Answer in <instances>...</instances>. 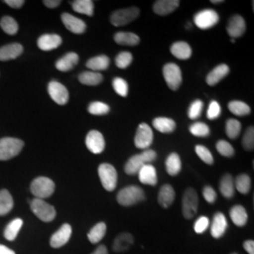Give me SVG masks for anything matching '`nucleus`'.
I'll list each match as a JSON object with an SVG mask.
<instances>
[{
  "label": "nucleus",
  "mask_w": 254,
  "mask_h": 254,
  "mask_svg": "<svg viewBox=\"0 0 254 254\" xmlns=\"http://www.w3.org/2000/svg\"><path fill=\"white\" fill-rule=\"evenodd\" d=\"M232 221L238 227L245 226L248 222V213L242 205H235L230 211Z\"/></svg>",
  "instance_id": "c756f323"
},
{
  "label": "nucleus",
  "mask_w": 254,
  "mask_h": 254,
  "mask_svg": "<svg viewBox=\"0 0 254 254\" xmlns=\"http://www.w3.org/2000/svg\"><path fill=\"white\" fill-rule=\"evenodd\" d=\"M227 228V219L224 214L220 212L216 213L211 225V236L216 239H218L225 234Z\"/></svg>",
  "instance_id": "a211bd4d"
},
{
  "label": "nucleus",
  "mask_w": 254,
  "mask_h": 254,
  "mask_svg": "<svg viewBox=\"0 0 254 254\" xmlns=\"http://www.w3.org/2000/svg\"><path fill=\"white\" fill-rule=\"evenodd\" d=\"M138 179L144 185L155 186L157 184V173L153 165L146 164L138 172Z\"/></svg>",
  "instance_id": "aec40b11"
},
{
  "label": "nucleus",
  "mask_w": 254,
  "mask_h": 254,
  "mask_svg": "<svg viewBox=\"0 0 254 254\" xmlns=\"http://www.w3.org/2000/svg\"><path fill=\"white\" fill-rule=\"evenodd\" d=\"M98 175L106 190L113 191L117 187L118 173L116 169L109 163L101 164L98 167Z\"/></svg>",
  "instance_id": "423d86ee"
},
{
  "label": "nucleus",
  "mask_w": 254,
  "mask_h": 254,
  "mask_svg": "<svg viewBox=\"0 0 254 254\" xmlns=\"http://www.w3.org/2000/svg\"><path fill=\"white\" fill-rule=\"evenodd\" d=\"M157 154L154 150H144L140 154L131 156L125 166V172L128 175H134L139 172V170L146 165L150 164L156 159Z\"/></svg>",
  "instance_id": "f257e3e1"
},
{
  "label": "nucleus",
  "mask_w": 254,
  "mask_h": 254,
  "mask_svg": "<svg viewBox=\"0 0 254 254\" xmlns=\"http://www.w3.org/2000/svg\"><path fill=\"white\" fill-rule=\"evenodd\" d=\"M175 198V191L173 187L169 184L163 185L158 193V203L163 208H169L173 204V200Z\"/></svg>",
  "instance_id": "4be33fe9"
},
{
  "label": "nucleus",
  "mask_w": 254,
  "mask_h": 254,
  "mask_svg": "<svg viewBox=\"0 0 254 254\" xmlns=\"http://www.w3.org/2000/svg\"><path fill=\"white\" fill-rule=\"evenodd\" d=\"M24 142L14 137H3L0 139V160H9L22 151Z\"/></svg>",
  "instance_id": "20e7f679"
},
{
  "label": "nucleus",
  "mask_w": 254,
  "mask_h": 254,
  "mask_svg": "<svg viewBox=\"0 0 254 254\" xmlns=\"http://www.w3.org/2000/svg\"><path fill=\"white\" fill-rule=\"evenodd\" d=\"M195 152L200 159L205 164L213 165L214 164V157L213 154L205 146L196 145L195 146Z\"/></svg>",
  "instance_id": "a18cd8bd"
},
{
  "label": "nucleus",
  "mask_w": 254,
  "mask_h": 254,
  "mask_svg": "<svg viewBox=\"0 0 254 254\" xmlns=\"http://www.w3.org/2000/svg\"><path fill=\"white\" fill-rule=\"evenodd\" d=\"M134 141L136 148L141 150H148L154 141V133L152 128L145 123L140 124L136 129Z\"/></svg>",
  "instance_id": "9b49d317"
},
{
  "label": "nucleus",
  "mask_w": 254,
  "mask_h": 254,
  "mask_svg": "<svg viewBox=\"0 0 254 254\" xmlns=\"http://www.w3.org/2000/svg\"><path fill=\"white\" fill-rule=\"evenodd\" d=\"M112 86L114 91H116L120 96L127 97L128 94V84L124 78L115 77L112 81Z\"/></svg>",
  "instance_id": "de8ad7c7"
},
{
  "label": "nucleus",
  "mask_w": 254,
  "mask_h": 254,
  "mask_svg": "<svg viewBox=\"0 0 254 254\" xmlns=\"http://www.w3.org/2000/svg\"><path fill=\"white\" fill-rule=\"evenodd\" d=\"M109 64H110V60L108 56L99 55L90 59L87 62L86 66L92 72H98V71L107 70L109 67Z\"/></svg>",
  "instance_id": "a878e982"
},
{
  "label": "nucleus",
  "mask_w": 254,
  "mask_h": 254,
  "mask_svg": "<svg viewBox=\"0 0 254 254\" xmlns=\"http://www.w3.org/2000/svg\"><path fill=\"white\" fill-rule=\"evenodd\" d=\"M13 208V199L7 190H0V216H5Z\"/></svg>",
  "instance_id": "c9c22d12"
},
{
  "label": "nucleus",
  "mask_w": 254,
  "mask_h": 254,
  "mask_svg": "<svg viewBox=\"0 0 254 254\" xmlns=\"http://www.w3.org/2000/svg\"><path fill=\"white\" fill-rule=\"evenodd\" d=\"M182 162L179 154L172 153L166 159V170L171 176H175L181 172Z\"/></svg>",
  "instance_id": "2f4dec72"
},
{
  "label": "nucleus",
  "mask_w": 254,
  "mask_h": 254,
  "mask_svg": "<svg viewBox=\"0 0 254 254\" xmlns=\"http://www.w3.org/2000/svg\"><path fill=\"white\" fill-rule=\"evenodd\" d=\"M86 145L92 154H99L105 150L106 141L101 132L91 130L86 136Z\"/></svg>",
  "instance_id": "ddd939ff"
},
{
  "label": "nucleus",
  "mask_w": 254,
  "mask_h": 254,
  "mask_svg": "<svg viewBox=\"0 0 254 254\" xmlns=\"http://www.w3.org/2000/svg\"><path fill=\"white\" fill-rule=\"evenodd\" d=\"M163 76L168 87L171 90L176 91L181 86L183 81L181 69L177 64L172 63L165 64L163 67Z\"/></svg>",
  "instance_id": "1a4fd4ad"
},
{
  "label": "nucleus",
  "mask_w": 254,
  "mask_h": 254,
  "mask_svg": "<svg viewBox=\"0 0 254 254\" xmlns=\"http://www.w3.org/2000/svg\"><path fill=\"white\" fill-rule=\"evenodd\" d=\"M219 190L226 199H232L235 195V181L231 174H224L219 183Z\"/></svg>",
  "instance_id": "cd10ccee"
},
{
  "label": "nucleus",
  "mask_w": 254,
  "mask_h": 254,
  "mask_svg": "<svg viewBox=\"0 0 254 254\" xmlns=\"http://www.w3.org/2000/svg\"><path fill=\"white\" fill-rule=\"evenodd\" d=\"M228 109L233 114L240 117L247 116L251 113V108L249 107V105L242 101H231L228 104Z\"/></svg>",
  "instance_id": "4c0bfd02"
},
{
  "label": "nucleus",
  "mask_w": 254,
  "mask_h": 254,
  "mask_svg": "<svg viewBox=\"0 0 254 254\" xmlns=\"http://www.w3.org/2000/svg\"><path fill=\"white\" fill-rule=\"evenodd\" d=\"M235 186L236 190L241 194H248L252 188V180L248 174H239L236 178Z\"/></svg>",
  "instance_id": "58836bf2"
},
{
  "label": "nucleus",
  "mask_w": 254,
  "mask_h": 254,
  "mask_svg": "<svg viewBox=\"0 0 254 254\" xmlns=\"http://www.w3.org/2000/svg\"><path fill=\"white\" fill-rule=\"evenodd\" d=\"M199 198L195 190L189 188L185 191L182 200V213L184 218L191 219L194 218L198 212Z\"/></svg>",
  "instance_id": "39448f33"
},
{
  "label": "nucleus",
  "mask_w": 254,
  "mask_h": 254,
  "mask_svg": "<svg viewBox=\"0 0 254 254\" xmlns=\"http://www.w3.org/2000/svg\"><path fill=\"white\" fill-rule=\"evenodd\" d=\"M246 31L245 19L236 14L229 20L227 25V32L232 39H236L243 36Z\"/></svg>",
  "instance_id": "dca6fc26"
},
{
  "label": "nucleus",
  "mask_w": 254,
  "mask_h": 254,
  "mask_svg": "<svg viewBox=\"0 0 254 254\" xmlns=\"http://www.w3.org/2000/svg\"><path fill=\"white\" fill-rule=\"evenodd\" d=\"M241 132V124L236 119H229L226 122V135L228 137L235 139Z\"/></svg>",
  "instance_id": "a19ab883"
},
{
  "label": "nucleus",
  "mask_w": 254,
  "mask_h": 254,
  "mask_svg": "<svg viewBox=\"0 0 254 254\" xmlns=\"http://www.w3.org/2000/svg\"><path fill=\"white\" fill-rule=\"evenodd\" d=\"M230 73V68L227 64H219L215 67L206 76V83L209 86H215L221 81Z\"/></svg>",
  "instance_id": "412c9836"
},
{
  "label": "nucleus",
  "mask_w": 254,
  "mask_h": 254,
  "mask_svg": "<svg viewBox=\"0 0 254 254\" xmlns=\"http://www.w3.org/2000/svg\"><path fill=\"white\" fill-rule=\"evenodd\" d=\"M0 27L9 35H14L18 31V24L15 19L10 16H4L0 21Z\"/></svg>",
  "instance_id": "ea45409f"
},
{
  "label": "nucleus",
  "mask_w": 254,
  "mask_h": 254,
  "mask_svg": "<svg viewBox=\"0 0 254 254\" xmlns=\"http://www.w3.org/2000/svg\"><path fill=\"white\" fill-rule=\"evenodd\" d=\"M78 79L82 84L87 85V86H97L104 80L103 74L98 72H92V71H88V72H83L79 74Z\"/></svg>",
  "instance_id": "473e14b6"
},
{
  "label": "nucleus",
  "mask_w": 254,
  "mask_h": 254,
  "mask_svg": "<svg viewBox=\"0 0 254 254\" xmlns=\"http://www.w3.org/2000/svg\"><path fill=\"white\" fill-rule=\"evenodd\" d=\"M62 21L66 28L74 34H82L83 32H85L87 28V26L83 20L67 12H64L62 14Z\"/></svg>",
  "instance_id": "2eb2a0df"
},
{
  "label": "nucleus",
  "mask_w": 254,
  "mask_h": 254,
  "mask_svg": "<svg viewBox=\"0 0 254 254\" xmlns=\"http://www.w3.org/2000/svg\"><path fill=\"white\" fill-rule=\"evenodd\" d=\"M63 44L62 37L58 34H44L37 41V46L43 51H51Z\"/></svg>",
  "instance_id": "f3484780"
},
{
  "label": "nucleus",
  "mask_w": 254,
  "mask_h": 254,
  "mask_svg": "<svg viewBox=\"0 0 254 254\" xmlns=\"http://www.w3.org/2000/svg\"><path fill=\"white\" fill-rule=\"evenodd\" d=\"M216 148L218 150V153L225 156V157H232L235 154V149L232 146L231 143H229L224 139H220L217 142Z\"/></svg>",
  "instance_id": "49530a36"
},
{
  "label": "nucleus",
  "mask_w": 254,
  "mask_h": 254,
  "mask_svg": "<svg viewBox=\"0 0 254 254\" xmlns=\"http://www.w3.org/2000/svg\"><path fill=\"white\" fill-rule=\"evenodd\" d=\"M236 254V253H234V254Z\"/></svg>",
  "instance_id": "680f3d73"
},
{
  "label": "nucleus",
  "mask_w": 254,
  "mask_h": 254,
  "mask_svg": "<svg viewBox=\"0 0 254 254\" xmlns=\"http://www.w3.org/2000/svg\"><path fill=\"white\" fill-rule=\"evenodd\" d=\"M0 254H15V253L6 246L0 245Z\"/></svg>",
  "instance_id": "bf43d9fd"
},
{
  "label": "nucleus",
  "mask_w": 254,
  "mask_h": 254,
  "mask_svg": "<svg viewBox=\"0 0 254 254\" xmlns=\"http://www.w3.org/2000/svg\"><path fill=\"white\" fill-rule=\"evenodd\" d=\"M72 236V227L70 224L65 223L50 238V246L54 249H59L68 243Z\"/></svg>",
  "instance_id": "4468645a"
},
{
  "label": "nucleus",
  "mask_w": 254,
  "mask_h": 254,
  "mask_svg": "<svg viewBox=\"0 0 254 254\" xmlns=\"http://www.w3.org/2000/svg\"><path fill=\"white\" fill-rule=\"evenodd\" d=\"M139 15V9L136 7H131L127 9L115 10L111 16L110 22L115 27H122L133 22Z\"/></svg>",
  "instance_id": "6e6552de"
},
{
  "label": "nucleus",
  "mask_w": 254,
  "mask_h": 254,
  "mask_svg": "<svg viewBox=\"0 0 254 254\" xmlns=\"http://www.w3.org/2000/svg\"><path fill=\"white\" fill-rule=\"evenodd\" d=\"M203 109V102L201 100H195L192 102L189 109V118L190 120H197L200 118Z\"/></svg>",
  "instance_id": "8fccbe9b"
},
{
  "label": "nucleus",
  "mask_w": 254,
  "mask_h": 254,
  "mask_svg": "<svg viewBox=\"0 0 254 254\" xmlns=\"http://www.w3.org/2000/svg\"><path fill=\"white\" fill-rule=\"evenodd\" d=\"M72 8L74 11L88 16L93 15L94 4L91 0H75L72 2Z\"/></svg>",
  "instance_id": "72a5a7b5"
},
{
  "label": "nucleus",
  "mask_w": 254,
  "mask_h": 254,
  "mask_svg": "<svg viewBox=\"0 0 254 254\" xmlns=\"http://www.w3.org/2000/svg\"><path fill=\"white\" fill-rule=\"evenodd\" d=\"M23 226V220L21 218H15L11 220L4 231V236L7 240L13 241L18 235L19 231Z\"/></svg>",
  "instance_id": "e433bc0d"
},
{
  "label": "nucleus",
  "mask_w": 254,
  "mask_h": 254,
  "mask_svg": "<svg viewBox=\"0 0 254 254\" xmlns=\"http://www.w3.org/2000/svg\"><path fill=\"white\" fill-rule=\"evenodd\" d=\"M190 131L193 136H200V137L209 136L210 134V128L208 126L200 122L192 124L190 127Z\"/></svg>",
  "instance_id": "37998d69"
},
{
  "label": "nucleus",
  "mask_w": 254,
  "mask_h": 254,
  "mask_svg": "<svg viewBox=\"0 0 254 254\" xmlns=\"http://www.w3.org/2000/svg\"><path fill=\"white\" fill-rule=\"evenodd\" d=\"M209 218L202 216L196 220L194 224V230L197 234H202L204 233L209 226Z\"/></svg>",
  "instance_id": "603ef678"
},
{
  "label": "nucleus",
  "mask_w": 254,
  "mask_h": 254,
  "mask_svg": "<svg viewBox=\"0 0 254 254\" xmlns=\"http://www.w3.org/2000/svg\"><path fill=\"white\" fill-rule=\"evenodd\" d=\"M47 90L50 97L55 103L61 106L67 104V102L69 100V92L66 89V87L62 83L53 80L48 84Z\"/></svg>",
  "instance_id": "f8f14e48"
},
{
  "label": "nucleus",
  "mask_w": 254,
  "mask_h": 254,
  "mask_svg": "<svg viewBox=\"0 0 254 254\" xmlns=\"http://www.w3.org/2000/svg\"><path fill=\"white\" fill-rule=\"evenodd\" d=\"M91 254H109V252H108V249L106 246L100 245L98 246L96 248V250Z\"/></svg>",
  "instance_id": "13d9d810"
},
{
  "label": "nucleus",
  "mask_w": 254,
  "mask_h": 254,
  "mask_svg": "<svg viewBox=\"0 0 254 254\" xmlns=\"http://www.w3.org/2000/svg\"><path fill=\"white\" fill-rule=\"evenodd\" d=\"M88 110L92 115L102 116V115L108 114L110 110V108L108 104H105V103L99 102V101H95V102H92L90 104Z\"/></svg>",
  "instance_id": "79ce46f5"
},
{
  "label": "nucleus",
  "mask_w": 254,
  "mask_h": 254,
  "mask_svg": "<svg viewBox=\"0 0 254 254\" xmlns=\"http://www.w3.org/2000/svg\"><path fill=\"white\" fill-rule=\"evenodd\" d=\"M30 208L37 218L44 222H50L54 220L57 215L54 206L46 202V200L35 198L30 201Z\"/></svg>",
  "instance_id": "0eeeda50"
},
{
  "label": "nucleus",
  "mask_w": 254,
  "mask_h": 254,
  "mask_svg": "<svg viewBox=\"0 0 254 254\" xmlns=\"http://www.w3.org/2000/svg\"><path fill=\"white\" fill-rule=\"evenodd\" d=\"M171 52L178 60L185 61V60L190 59L192 49L188 43L180 41V42H176L173 44L171 47Z\"/></svg>",
  "instance_id": "bb28decb"
},
{
  "label": "nucleus",
  "mask_w": 254,
  "mask_h": 254,
  "mask_svg": "<svg viewBox=\"0 0 254 254\" xmlns=\"http://www.w3.org/2000/svg\"><path fill=\"white\" fill-rule=\"evenodd\" d=\"M221 114V107L217 101H212L207 109V118L209 120H215L218 118Z\"/></svg>",
  "instance_id": "3c124183"
},
{
  "label": "nucleus",
  "mask_w": 254,
  "mask_h": 254,
  "mask_svg": "<svg viewBox=\"0 0 254 254\" xmlns=\"http://www.w3.org/2000/svg\"><path fill=\"white\" fill-rule=\"evenodd\" d=\"M133 56L130 52H121L115 58V64L120 69H126L130 64H132Z\"/></svg>",
  "instance_id": "c03bdc74"
},
{
  "label": "nucleus",
  "mask_w": 254,
  "mask_h": 254,
  "mask_svg": "<svg viewBox=\"0 0 254 254\" xmlns=\"http://www.w3.org/2000/svg\"><path fill=\"white\" fill-rule=\"evenodd\" d=\"M55 189L56 186L54 182L45 176L37 177L30 185L31 193L35 196V198L41 200L49 198L54 193Z\"/></svg>",
  "instance_id": "7ed1b4c3"
},
{
  "label": "nucleus",
  "mask_w": 254,
  "mask_h": 254,
  "mask_svg": "<svg viewBox=\"0 0 254 254\" xmlns=\"http://www.w3.org/2000/svg\"><path fill=\"white\" fill-rule=\"evenodd\" d=\"M218 21L219 16L215 9H202L194 16V23L200 29H209L215 27Z\"/></svg>",
  "instance_id": "9d476101"
},
{
  "label": "nucleus",
  "mask_w": 254,
  "mask_h": 254,
  "mask_svg": "<svg viewBox=\"0 0 254 254\" xmlns=\"http://www.w3.org/2000/svg\"><path fill=\"white\" fill-rule=\"evenodd\" d=\"M107 233V225L105 222H98L93 227L91 228V231L88 234V239L92 244H97L106 236Z\"/></svg>",
  "instance_id": "f704fd0d"
},
{
  "label": "nucleus",
  "mask_w": 254,
  "mask_h": 254,
  "mask_svg": "<svg viewBox=\"0 0 254 254\" xmlns=\"http://www.w3.org/2000/svg\"><path fill=\"white\" fill-rule=\"evenodd\" d=\"M79 57L76 53L70 52L68 54L64 55L62 59H60L56 63V68L61 72H68L72 70L73 67L78 64Z\"/></svg>",
  "instance_id": "5701e85b"
},
{
  "label": "nucleus",
  "mask_w": 254,
  "mask_h": 254,
  "mask_svg": "<svg viewBox=\"0 0 254 254\" xmlns=\"http://www.w3.org/2000/svg\"><path fill=\"white\" fill-rule=\"evenodd\" d=\"M153 127L159 132L168 134L173 133L176 128V123L173 119L166 118V117H157L153 121Z\"/></svg>",
  "instance_id": "7c9ffc66"
},
{
  "label": "nucleus",
  "mask_w": 254,
  "mask_h": 254,
  "mask_svg": "<svg viewBox=\"0 0 254 254\" xmlns=\"http://www.w3.org/2000/svg\"><path fill=\"white\" fill-rule=\"evenodd\" d=\"M23 53V46L20 44H10L0 47V61L6 62L18 58Z\"/></svg>",
  "instance_id": "393cba45"
},
{
  "label": "nucleus",
  "mask_w": 254,
  "mask_h": 254,
  "mask_svg": "<svg viewBox=\"0 0 254 254\" xmlns=\"http://www.w3.org/2000/svg\"><path fill=\"white\" fill-rule=\"evenodd\" d=\"M202 196L204 200H206L209 203H214L217 200V193L215 190L209 186H206L202 190Z\"/></svg>",
  "instance_id": "864d4df0"
},
{
  "label": "nucleus",
  "mask_w": 254,
  "mask_h": 254,
  "mask_svg": "<svg viewBox=\"0 0 254 254\" xmlns=\"http://www.w3.org/2000/svg\"><path fill=\"white\" fill-rule=\"evenodd\" d=\"M242 146L247 151H253L254 147V128L249 127L246 130L245 134L242 139Z\"/></svg>",
  "instance_id": "09e8293b"
},
{
  "label": "nucleus",
  "mask_w": 254,
  "mask_h": 254,
  "mask_svg": "<svg viewBox=\"0 0 254 254\" xmlns=\"http://www.w3.org/2000/svg\"><path fill=\"white\" fill-rule=\"evenodd\" d=\"M134 244V237L131 234L128 233H124L119 235L114 242H113V246H112V250L115 253H124L128 251L131 246Z\"/></svg>",
  "instance_id": "b1692460"
},
{
  "label": "nucleus",
  "mask_w": 254,
  "mask_h": 254,
  "mask_svg": "<svg viewBox=\"0 0 254 254\" xmlns=\"http://www.w3.org/2000/svg\"><path fill=\"white\" fill-rule=\"evenodd\" d=\"M62 3L61 0H45L44 1V4L46 5L47 8H50V9H54L57 8L58 6H60Z\"/></svg>",
  "instance_id": "4d7b16f0"
},
{
  "label": "nucleus",
  "mask_w": 254,
  "mask_h": 254,
  "mask_svg": "<svg viewBox=\"0 0 254 254\" xmlns=\"http://www.w3.org/2000/svg\"><path fill=\"white\" fill-rule=\"evenodd\" d=\"M5 3L13 9H19L25 4V1L24 0H5Z\"/></svg>",
  "instance_id": "5fc2aeb1"
},
{
  "label": "nucleus",
  "mask_w": 254,
  "mask_h": 254,
  "mask_svg": "<svg viewBox=\"0 0 254 254\" xmlns=\"http://www.w3.org/2000/svg\"><path fill=\"white\" fill-rule=\"evenodd\" d=\"M243 247L246 252L249 254H254V240H247L244 242Z\"/></svg>",
  "instance_id": "6e6d98bb"
},
{
  "label": "nucleus",
  "mask_w": 254,
  "mask_h": 254,
  "mask_svg": "<svg viewBox=\"0 0 254 254\" xmlns=\"http://www.w3.org/2000/svg\"><path fill=\"white\" fill-rule=\"evenodd\" d=\"M213 4H219V3H222L223 1L222 0H212L211 1Z\"/></svg>",
  "instance_id": "052dcab7"
},
{
  "label": "nucleus",
  "mask_w": 254,
  "mask_h": 254,
  "mask_svg": "<svg viewBox=\"0 0 254 254\" xmlns=\"http://www.w3.org/2000/svg\"><path fill=\"white\" fill-rule=\"evenodd\" d=\"M145 200L144 191L137 186H128L119 191L117 201L123 206H131Z\"/></svg>",
  "instance_id": "f03ea898"
},
{
  "label": "nucleus",
  "mask_w": 254,
  "mask_h": 254,
  "mask_svg": "<svg viewBox=\"0 0 254 254\" xmlns=\"http://www.w3.org/2000/svg\"><path fill=\"white\" fill-rule=\"evenodd\" d=\"M114 41L120 46H134L139 44V37L133 32L119 31L114 34Z\"/></svg>",
  "instance_id": "c85d7f7f"
},
{
  "label": "nucleus",
  "mask_w": 254,
  "mask_h": 254,
  "mask_svg": "<svg viewBox=\"0 0 254 254\" xmlns=\"http://www.w3.org/2000/svg\"><path fill=\"white\" fill-rule=\"evenodd\" d=\"M179 5V0H158L154 2L153 9L158 15H168L177 9Z\"/></svg>",
  "instance_id": "6ab92c4d"
}]
</instances>
